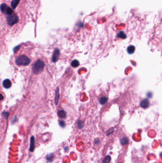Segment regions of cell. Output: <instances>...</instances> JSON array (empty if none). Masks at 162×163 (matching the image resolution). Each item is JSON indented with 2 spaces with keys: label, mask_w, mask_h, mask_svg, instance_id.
Listing matches in <instances>:
<instances>
[{
  "label": "cell",
  "mask_w": 162,
  "mask_h": 163,
  "mask_svg": "<svg viewBox=\"0 0 162 163\" xmlns=\"http://www.w3.org/2000/svg\"><path fill=\"white\" fill-rule=\"evenodd\" d=\"M59 124L61 127H64L65 126V122L63 121H61L59 122Z\"/></svg>",
  "instance_id": "ac0fdd59"
},
{
  "label": "cell",
  "mask_w": 162,
  "mask_h": 163,
  "mask_svg": "<svg viewBox=\"0 0 162 163\" xmlns=\"http://www.w3.org/2000/svg\"><path fill=\"white\" fill-rule=\"evenodd\" d=\"M35 148V139L33 136H32L30 138V143L29 147V151L31 152H33Z\"/></svg>",
  "instance_id": "ba28073f"
},
{
  "label": "cell",
  "mask_w": 162,
  "mask_h": 163,
  "mask_svg": "<svg viewBox=\"0 0 162 163\" xmlns=\"http://www.w3.org/2000/svg\"><path fill=\"white\" fill-rule=\"evenodd\" d=\"M111 160V157L109 155H107L103 160L102 163H109Z\"/></svg>",
  "instance_id": "e0dca14e"
},
{
  "label": "cell",
  "mask_w": 162,
  "mask_h": 163,
  "mask_svg": "<svg viewBox=\"0 0 162 163\" xmlns=\"http://www.w3.org/2000/svg\"><path fill=\"white\" fill-rule=\"evenodd\" d=\"M2 85L5 88H10L11 86V82L9 79H5L3 81Z\"/></svg>",
  "instance_id": "52a82bcc"
},
{
  "label": "cell",
  "mask_w": 162,
  "mask_h": 163,
  "mask_svg": "<svg viewBox=\"0 0 162 163\" xmlns=\"http://www.w3.org/2000/svg\"><path fill=\"white\" fill-rule=\"evenodd\" d=\"M128 143V139L127 137H124L121 140V143L122 145H125Z\"/></svg>",
  "instance_id": "2e32d148"
},
{
  "label": "cell",
  "mask_w": 162,
  "mask_h": 163,
  "mask_svg": "<svg viewBox=\"0 0 162 163\" xmlns=\"http://www.w3.org/2000/svg\"><path fill=\"white\" fill-rule=\"evenodd\" d=\"M117 37L118 38H120L121 39H124L126 38V34L124 33V32L121 31H120L117 35Z\"/></svg>",
  "instance_id": "4fadbf2b"
},
{
  "label": "cell",
  "mask_w": 162,
  "mask_h": 163,
  "mask_svg": "<svg viewBox=\"0 0 162 163\" xmlns=\"http://www.w3.org/2000/svg\"><path fill=\"white\" fill-rule=\"evenodd\" d=\"M19 2H20V0H12L11 1V3H10L11 8L13 10H14L17 7V6H18Z\"/></svg>",
  "instance_id": "30bf717a"
},
{
  "label": "cell",
  "mask_w": 162,
  "mask_h": 163,
  "mask_svg": "<svg viewBox=\"0 0 162 163\" xmlns=\"http://www.w3.org/2000/svg\"><path fill=\"white\" fill-rule=\"evenodd\" d=\"M108 101V98L106 96H102L99 99V102L101 104L104 105Z\"/></svg>",
  "instance_id": "8fae6325"
},
{
  "label": "cell",
  "mask_w": 162,
  "mask_h": 163,
  "mask_svg": "<svg viewBox=\"0 0 162 163\" xmlns=\"http://www.w3.org/2000/svg\"><path fill=\"white\" fill-rule=\"evenodd\" d=\"M30 62V60L26 55H22L18 57L16 61V64L18 65H28Z\"/></svg>",
  "instance_id": "7a4b0ae2"
},
{
  "label": "cell",
  "mask_w": 162,
  "mask_h": 163,
  "mask_svg": "<svg viewBox=\"0 0 162 163\" xmlns=\"http://www.w3.org/2000/svg\"><path fill=\"white\" fill-rule=\"evenodd\" d=\"M60 55V51L58 49H56L54 50L53 53V56L52 58V60L53 62H56L59 56Z\"/></svg>",
  "instance_id": "5b68a950"
},
{
  "label": "cell",
  "mask_w": 162,
  "mask_h": 163,
  "mask_svg": "<svg viewBox=\"0 0 162 163\" xmlns=\"http://www.w3.org/2000/svg\"><path fill=\"white\" fill-rule=\"evenodd\" d=\"M44 66L45 63L44 61L40 60H38L33 64L32 67V71L34 74H38L43 71Z\"/></svg>",
  "instance_id": "6da1fadb"
},
{
  "label": "cell",
  "mask_w": 162,
  "mask_h": 163,
  "mask_svg": "<svg viewBox=\"0 0 162 163\" xmlns=\"http://www.w3.org/2000/svg\"><path fill=\"white\" fill-rule=\"evenodd\" d=\"M57 114L58 116L61 118H64L66 116V112L64 110H60L58 112Z\"/></svg>",
  "instance_id": "7c38bea8"
},
{
  "label": "cell",
  "mask_w": 162,
  "mask_h": 163,
  "mask_svg": "<svg viewBox=\"0 0 162 163\" xmlns=\"http://www.w3.org/2000/svg\"><path fill=\"white\" fill-rule=\"evenodd\" d=\"M0 11L2 13L7 16L14 13L13 9L9 7L5 3H2L0 5Z\"/></svg>",
  "instance_id": "277c9868"
},
{
  "label": "cell",
  "mask_w": 162,
  "mask_h": 163,
  "mask_svg": "<svg viewBox=\"0 0 162 163\" xmlns=\"http://www.w3.org/2000/svg\"><path fill=\"white\" fill-rule=\"evenodd\" d=\"M18 20V17L17 16V15L14 13L6 16V21L7 24L9 26H11L14 24L17 23Z\"/></svg>",
  "instance_id": "3957f363"
},
{
  "label": "cell",
  "mask_w": 162,
  "mask_h": 163,
  "mask_svg": "<svg viewBox=\"0 0 162 163\" xmlns=\"http://www.w3.org/2000/svg\"><path fill=\"white\" fill-rule=\"evenodd\" d=\"M140 106L143 109H147L150 106V102L147 99H143L140 102Z\"/></svg>",
  "instance_id": "8992f818"
},
{
  "label": "cell",
  "mask_w": 162,
  "mask_h": 163,
  "mask_svg": "<svg viewBox=\"0 0 162 163\" xmlns=\"http://www.w3.org/2000/svg\"><path fill=\"white\" fill-rule=\"evenodd\" d=\"M59 98V90H58V88H57L56 90V96H55V103L56 104H57V103L58 102Z\"/></svg>",
  "instance_id": "5bb4252c"
},
{
  "label": "cell",
  "mask_w": 162,
  "mask_h": 163,
  "mask_svg": "<svg viewBox=\"0 0 162 163\" xmlns=\"http://www.w3.org/2000/svg\"><path fill=\"white\" fill-rule=\"evenodd\" d=\"M79 65V62L76 60H74L71 62V65L73 67H74V68L77 67V66H78Z\"/></svg>",
  "instance_id": "9a60e30c"
},
{
  "label": "cell",
  "mask_w": 162,
  "mask_h": 163,
  "mask_svg": "<svg viewBox=\"0 0 162 163\" xmlns=\"http://www.w3.org/2000/svg\"><path fill=\"white\" fill-rule=\"evenodd\" d=\"M135 50V47L133 45H130L126 49L127 52L129 54H133Z\"/></svg>",
  "instance_id": "9c48e42d"
}]
</instances>
